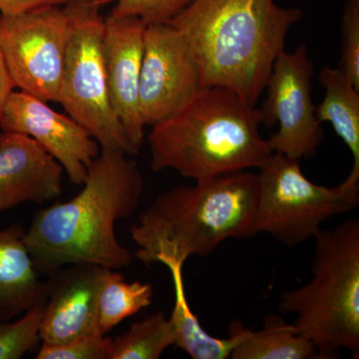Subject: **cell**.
Wrapping results in <instances>:
<instances>
[{"label":"cell","mask_w":359,"mask_h":359,"mask_svg":"<svg viewBox=\"0 0 359 359\" xmlns=\"http://www.w3.org/2000/svg\"><path fill=\"white\" fill-rule=\"evenodd\" d=\"M82 186L73 199L40 211L25 231V242L39 273L49 276L72 264L116 271L133 261L115 228L140 204L143 177L137 163L120 151L101 150Z\"/></svg>","instance_id":"obj_1"},{"label":"cell","mask_w":359,"mask_h":359,"mask_svg":"<svg viewBox=\"0 0 359 359\" xmlns=\"http://www.w3.org/2000/svg\"><path fill=\"white\" fill-rule=\"evenodd\" d=\"M302 16L301 9L276 0H191L167 23L192 49L203 87H224L256 107L287 32Z\"/></svg>","instance_id":"obj_2"},{"label":"cell","mask_w":359,"mask_h":359,"mask_svg":"<svg viewBox=\"0 0 359 359\" xmlns=\"http://www.w3.org/2000/svg\"><path fill=\"white\" fill-rule=\"evenodd\" d=\"M259 177L248 171L179 186L156 198L130 233L145 264L212 254L229 238L256 236Z\"/></svg>","instance_id":"obj_3"},{"label":"cell","mask_w":359,"mask_h":359,"mask_svg":"<svg viewBox=\"0 0 359 359\" xmlns=\"http://www.w3.org/2000/svg\"><path fill=\"white\" fill-rule=\"evenodd\" d=\"M259 108L231 90L205 86L148 135L151 168L171 169L195 181L261 169L273 154L262 137Z\"/></svg>","instance_id":"obj_4"},{"label":"cell","mask_w":359,"mask_h":359,"mask_svg":"<svg viewBox=\"0 0 359 359\" xmlns=\"http://www.w3.org/2000/svg\"><path fill=\"white\" fill-rule=\"evenodd\" d=\"M314 238L313 278L283 292L280 309L295 316L297 332L320 358L340 349L359 354V219L321 230Z\"/></svg>","instance_id":"obj_5"},{"label":"cell","mask_w":359,"mask_h":359,"mask_svg":"<svg viewBox=\"0 0 359 359\" xmlns=\"http://www.w3.org/2000/svg\"><path fill=\"white\" fill-rule=\"evenodd\" d=\"M297 159L273 153L259 170L255 231L287 247L316 237L328 219L359 204V178L348 175L339 186L314 184Z\"/></svg>","instance_id":"obj_6"},{"label":"cell","mask_w":359,"mask_h":359,"mask_svg":"<svg viewBox=\"0 0 359 359\" xmlns=\"http://www.w3.org/2000/svg\"><path fill=\"white\" fill-rule=\"evenodd\" d=\"M73 28L67 49L57 103L83 127L101 150L138 155L111 106L102 55L104 18L91 0L67 4Z\"/></svg>","instance_id":"obj_7"},{"label":"cell","mask_w":359,"mask_h":359,"mask_svg":"<svg viewBox=\"0 0 359 359\" xmlns=\"http://www.w3.org/2000/svg\"><path fill=\"white\" fill-rule=\"evenodd\" d=\"M72 28L68 6L0 13V44L15 89L57 102Z\"/></svg>","instance_id":"obj_8"},{"label":"cell","mask_w":359,"mask_h":359,"mask_svg":"<svg viewBox=\"0 0 359 359\" xmlns=\"http://www.w3.org/2000/svg\"><path fill=\"white\" fill-rule=\"evenodd\" d=\"M313 65L308 47L302 44L294 52L283 50L273 63L262 105L263 124H278L269 139L273 153L294 159H309L316 154L325 138L316 106L311 98Z\"/></svg>","instance_id":"obj_9"},{"label":"cell","mask_w":359,"mask_h":359,"mask_svg":"<svg viewBox=\"0 0 359 359\" xmlns=\"http://www.w3.org/2000/svg\"><path fill=\"white\" fill-rule=\"evenodd\" d=\"M202 87L199 63L182 33L169 23L148 25L139 87L144 124L169 119Z\"/></svg>","instance_id":"obj_10"},{"label":"cell","mask_w":359,"mask_h":359,"mask_svg":"<svg viewBox=\"0 0 359 359\" xmlns=\"http://www.w3.org/2000/svg\"><path fill=\"white\" fill-rule=\"evenodd\" d=\"M0 128L34 139L57 161L75 185L84 183L90 165L101 152L99 144L72 118L20 90L9 96Z\"/></svg>","instance_id":"obj_11"},{"label":"cell","mask_w":359,"mask_h":359,"mask_svg":"<svg viewBox=\"0 0 359 359\" xmlns=\"http://www.w3.org/2000/svg\"><path fill=\"white\" fill-rule=\"evenodd\" d=\"M147 25L135 16L104 18L102 55L111 106L138 154L145 138L139 87Z\"/></svg>","instance_id":"obj_12"},{"label":"cell","mask_w":359,"mask_h":359,"mask_svg":"<svg viewBox=\"0 0 359 359\" xmlns=\"http://www.w3.org/2000/svg\"><path fill=\"white\" fill-rule=\"evenodd\" d=\"M113 269L92 264H72L49 275L40 339L45 344H63L100 335L98 299Z\"/></svg>","instance_id":"obj_13"},{"label":"cell","mask_w":359,"mask_h":359,"mask_svg":"<svg viewBox=\"0 0 359 359\" xmlns=\"http://www.w3.org/2000/svg\"><path fill=\"white\" fill-rule=\"evenodd\" d=\"M62 166L32 137L0 132V212L62 194Z\"/></svg>","instance_id":"obj_14"},{"label":"cell","mask_w":359,"mask_h":359,"mask_svg":"<svg viewBox=\"0 0 359 359\" xmlns=\"http://www.w3.org/2000/svg\"><path fill=\"white\" fill-rule=\"evenodd\" d=\"M25 233L20 224L0 230V321L46 304V280H40Z\"/></svg>","instance_id":"obj_15"},{"label":"cell","mask_w":359,"mask_h":359,"mask_svg":"<svg viewBox=\"0 0 359 359\" xmlns=\"http://www.w3.org/2000/svg\"><path fill=\"white\" fill-rule=\"evenodd\" d=\"M229 330L236 341L230 358H320L313 342L276 314L266 316L261 330H248L238 320L231 323Z\"/></svg>","instance_id":"obj_16"},{"label":"cell","mask_w":359,"mask_h":359,"mask_svg":"<svg viewBox=\"0 0 359 359\" xmlns=\"http://www.w3.org/2000/svg\"><path fill=\"white\" fill-rule=\"evenodd\" d=\"M325 97L316 106V117L327 122L353 155L351 176L359 178V89L339 67L325 66L320 73Z\"/></svg>","instance_id":"obj_17"},{"label":"cell","mask_w":359,"mask_h":359,"mask_svg":"<svg viewBox=\"0 0 359 359\" xmlns=\"http://www.w3.org/2000/svg\"><path fill=\"white\" fill-rule=\"evenodd\" d=\"M162 264L169 269L173 280L175 304L169 318L176 337L175 346L194 359L230 358L235 347V339L231 335L228 339H219L208 334L189 306L184 285V264L171 259H166Z\"/></svg>","instance_id":"obj_18"},{"label":"cell","mask_w":359,"mask_h":359,"mask_svg":"<svg viewBox=\"0 0 359 359\" xmlns=\"http://www.w3.org/2000/svg\"><path fill=\"white\" fill-rule=\"evenodd\" d=\"M150 283H128L122 273L111 271L98 299V332L106 335L113 327L152 304Z\"/></svg>","instance_id":"obj_19"},{"label":"cell","mask_w":359,"mask_h":359,"mask_svg":"<svg viewBox=\"0 0 359 359\" xmlns=\"http://www.w3.org/2000/svg\"><path fill=\"white\" fill-rule=\"evenodd\" d=\"M175 340L171 320L162 311H157L112 339L110 359H158L175 346Z\"/></svg>","instance_id":"obj_20"},{"label":"cell","mask_w":359,"mask_h":359,"mask_svg":"<svg viewBox=\"0 0 359 359\" xmlns=\"http://www.w3.org/2000/svg\"><path fill=\"white\" fill-rule=\"evenodd\" d=\"M45 304L30 309L18 320L0 321V359H20L40 339Z\"/></svg>","instance_id":"obj_21"},{"label":"cell","mask_w":359,"mask_h":359,"mask_svg":"<svg viewBox=\"0 0 359 359\" xmlns=\"http://www.w3.org/2000/svg\"><path fill=\"white\" fill-rule=\"evenodd\" d=\"M341 42V55L337 67L359 89V0H344Z\"/></svg>","instance_id":"obj_22"},{"label":"cell","mask_w":359,"mask_h":359,"mask_svg":"<svg viewBox=\"0 0 359 359\" xmlns=\"http://www.w3.org/2000/svg\"><path fill=\"white\" fill-rule=\"evenodd\" d=\"M112 339L106 335H90L63 344H45L36 359H110Z\"/></svg>","instance_id":"obj_23"},{"label":"cell","mask_w":359,"mask_h":359,"mask_svg":"<svg viewBox=\"0 0 359 359\" xmlns=\"http://www.w3.org/2000/svg\"><path fill=\"white\" fill-rule=\"evenodd\" d=\"M191 0H117L111 15L135 16L147 25L167 23Z\"/></svg>","instance_id":"obj_24"},{"label":"cell","mask_w":359,"mask_h":359,"mask_svg":"<svg viewBox=\"0 0 359 359\" xmlns=\"http://www.w3.org/2000/svg\"><path fill=\"white\" fill-rule=\"evenodd\" d=\"M74 0H0V13L18 14L47 8L65 6Z\"/></svg>","instance_id":"obj_25"},{"label":"cell","mask_w":359,"mask_h":359,"mask_svg":"<svg viewBox=\"0 0 359 359\" xmlns=\"http://www.w3.org/2000/svg\"><path fill=\"white\" fill-rule=\"evenodd\" d=\"M15 89L0 44V119L9 96Z\"/></svg>","instance_id":"obj_26"},{"label":"cell","mask_w":359,"mask_h":359,"mask_svg":"<svg viewBox=\"0 0 359 359\" xmlns=\"http://www.w3.org/2000/svg\"><path fill=\"white\" fill-rule=\"evenodd\" d=\"M117 0H91L92 4H95V6L98 7H102L107 6V4H112V2H116Z\"/></svg>","instance_id":"obj_27"}]
</instances>
